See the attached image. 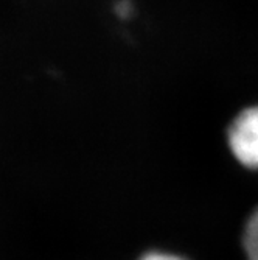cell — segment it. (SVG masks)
<instances>
[{
	"label": "cell",
	"mask_w": 258,
	"mask_h": 260,
	"mask_svg": "<svg viewBox=\"0 0 258 260\" xmlns=\"http://www.w3.org/2000/svg\"><path fill=\"white\" fill-rule=\"evenodd\" d=\"M229 145L249 169H258V106L243 111L229 129Z\"/></svg>",
	"instance_id": "6da1fadb"
},
{
	"label": "cell",
	"mask_w": 258,
	"mask_h": 260,
	"mask_svg": "<svg viewBox=\"0 0 258 260\" xmlns=\"http://www.w3.org/2000/svg\"><path fill=\"white\" fill-rule=\"evenodd\" d=\"M243 242L247 260H258V209L247 220Z\"/></svg>",
	"instance_id": "7a4b0ae2"
},
{
	"label": "cell",
	"mask_w": 258,
	"mask_h": 260,
	"mask_svg": "<svg viewBox=\"0 0 258 260\" xmlns=\"http://www.w3.org/2000/svg\"><path fill=\"white\" fill-rule=\"evenodd\" d=\"M140 260H183L177 255H171V254H165V252H150L146 255H143Z\"/></svg>",
	"instance_id": "3957f363"
}]
</instances>
